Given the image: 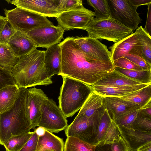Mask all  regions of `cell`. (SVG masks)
I'll return each instance as SVG.
<instances>
[{"label":"cell","instance_id":"obj_1","mask_svg":"<svg viewBox=\"0 0 151 151\" xmlns=\"http://www.w3.org/2000/svg\"><path fill=\"white\" fill-rule=\"evenodd\" d=\"M68 37L59 45L61 49L60 76H66L92 86L112 72V62L100 60L83 51Z\"/></svg>","mask_w":151,"mask_h":151},{"label":"cell","instance_id":"obj_2","mask_svg":"<svg viewBox=\"0 0 151 151\" xmlns=\"http://www.w3.org/2000/svg\"><path fill=\"white\" fill-rule=\"evenodd\" d=\"M45 53V50L36 49L18 59L11 73L19 88L47 86L52 83L44 68Z\"/></svg>","mask_w":151,"mask_h":151},{"label":"cell","instance_id":"obj_3","mask_svg":"<svg viewBox=\"0 0 151 151\" xmlns=\"http://www.w3.org/2000/svg\"><path fill=\"white\" fill-rule=\"evenodd\" d=\"M27 89L19 88L14 103L8 110L0 113V144L3 145L12 136L30 132L26 111Z\"/></svg>","mask_w":151,"mask_h":151},{"label":"cell","instance_id":"obj_4","mask_svg":"<svg viewBox=\"0 0 151 151\" xmlns=\"http://www.w3.org/2000/svg\"><path fill=\"white\" fill-rule=\"evenodd\" d=\"M62 76L59 107L67 118L80 110L93 90L91 86L67 76Z\"/></svg>","mask_w":151,"mask_h":151},{"label":"cell","instance_id":"obj_5","mask_svg":"<svg viewBox=\"0 0 151 151\" xmlns=\"http://www.w3.org/2000/svg\"><path fill=\"white\" fill-rule=\"evenodd\" d=\"M105 109L103 105L89 118L78 114L73 122L65 129L66 136L67 137L76 138L90 144L97 145L98 126Z\"/></svg>","mask_w":151,"mask_h":151},{"label":"cell","instance_id":"obj_6","mask_svg":"<svg viewBox=\"0 0 151 151\" xmlns=\"http://www.w3.org/2000/svg\"><path fill=\"white\" fill-rule=\"evenodd\" d=\"M88 36L99 40H105L116 43L129 36L132 29L111 17L105 19L93 17L84 29Z\"/></svg>","mask_w":151,"mask_h":151},{"label":"cell","instance_id":"obj_7","mask_svg":"<svg viewBox=\"0 0 151 151\" xmlns=\"http://www.w3.org/2000/svg\"><path fill=\"white\" fill-rule=\"evenodd\" d=\"M150 42L151 36L145 31L142 26L138 27L134 32L109 47L112 62L128 53L142 57L143 47Z\"/></svg>","mask_w":151,"mask_h":151},{"label":"cell","instance_id":"obj_8","mask_svg":"<svg viewBox=\"0 0 151 151\" xmlns=\"http://www.w3.org/2000/svg\"><path fill=\"white\" fill-rule=\"evenodd\" d=\"M4 10L7 20L16 31L25 34L38 27L53 25L47 17L19 7Z\"/></svg>","mask_w":151,"mask_h":151},{"label":"cell","instance_id":"obj_9","mask_svg":"<svg viewBox=\"0 0 151 151\" xmlns=\"http://www.w3.org/2000/svg\"><path fill=\"white\" fill-rule=\"evenodd\" d=\"M108 3L111 17L133 32L138 28L142 21L137 11L138 7L133 5L129 0H108Z\"/></svg>","mask_w":151,"mask_h":151},{"label":"cell","instance_id":"obj_10","mask_svg":"<svg viewBox=\"0 0 151 151\" xmlns=\"http://www.w3.org/2000/svg\"><path fill=\"white\" fill-rule=\"evenodd\" d=\"M68 126L67 118L56 103L48 98L44 101L38 126L52 133H58Z\"/></svg>","mask_w":151,"mask_h":151},{"label":"cell","instance_id":"obj_11","mask_svg":"<svg viewBox=\"0 0 151 151\" xmlns=\"http://www.w3.org/2000/svg\"><path fill=\"white\" fill-rule=\"evenodd\" d=\"M94 12L83 5L76 8L63 12L56 18L58 25L65 30L74 29H84L94 17Z\"/></svg>","mask_w":151,"mask_h":151},{"label":"cell","instance_id":"obj_12","mask_svg":"<svg viewBox=\"0 0 151 151\" xmlns=\"http://www.w3.org/2000/svg\"><path fill=\"white\" fill-rule=\"evenodd\" d=\"M8 3L45 17H56L61 11V0H6Z\"/></svg>","mask_w":151,"mask_h":151},{"label":"cell","instance_id":"obj_13","mask_svg":"<svg viewBox=\"0 0 151 151\" xmlns=\"http://www.w3.org/2000/svg\"><path fill=\"white\" fill-rule=\"evenodd\" d=\"M65 30L60 26L47 25L33 29L26 34L37 47L47 48L58 44L63 38Z\"/></svg>","mask_w":151,"mask_h":151},{"label":"cell","instance_id":"obj_14","mask_svg":"<svg viewBox=\"0 0 151 151\" xmlns=\"http://www.w3.org/2000/svg\"><path fill=\"white\" fill-rule=\"evenodd\" d=\"M28 96L25 108L31 129L38 126L44 101L48 98L40 89L35 87L27 89Z\"/></svg>","mask_w":151,"mask_h":151},{"label":"cell","instance_id":"obj_15","mask_svg":"<svg viewBox=\"0 0 151 151\" xmlns=\"http://www.w3.org/2000/svg\"><path fill=\"white\" fill-rule=\"evenodd\" d=\"M74 40L86 53L100 60L112 62L111 52L107 46L97 39L88 36H76Z\"/></svg>","mask_w":151,"mask_h":151},{"label":"cell","instance_id":"obj_16","mask_svg":"<svg viewBox=\"0 0 151 151\" xmlns=\"http://www.w3.org/2000/svg\"><path fill=\"white\" fill-rule=\"evenodd\" d=\"M104 105L112 120L127 113L141 109L130 102L119 97L104 96Z\"/></svg>","mask_w":151,"mask_h":151},{"label":"cell","instance_id":"obj_17","mask_svg":"<svg viewBox=\"0 0 151 151\" xmlns=\"http://www.w3.org/2000/svg\"><path fill=\"white\" fill-rule=\"evenodd\" d=\"M118 127L120 136L125 142L129 150L137 151L140 146L151 141V132L138 131L122 126Z\"/></svg>","mask_w":151,"mask_h":151},{"label":"cell","instance_id":"obj_18","mask_svg":"<svg viewBox=\"0 0 151 151\" xmlns=\"http://www.w3.org/2000/svg\"><path fill=\"white\" fill-rule=\"evenodd\" d=\"M8 44L14 54L19 58L37 47L26 34L17 31L10 38Z\"/></svg>","mask_w":151,"mask_h":151},{"label":"cell","instance_id":"obj_19","mask_svg":"<svg viewBox=\"0 0 151 151\" xmlns=\"http://www.w3.org/2000/svg\"><path fill=\"white\" fill-rule=\"evenodd\" d=\"M149 85L150 84L107 86L94 85L92 86L94 91L103 96L121 97L137 91Z\"/></svg>","mask_w":151,"mask_h":151},{"label":"cell","instance_id":"obj_20","mask_svg":"<svg viewBox=\"0 0 151 151\" xmlns=\"http://www.w3.org/2000/svg\"><path fill=\"white\" fill-rule=\"evenodd\" d=\"M44 66L48 77L60 76L61 69V49L59 44L53 45L45 51Z\"/></svg>","mask_w":151,"mask_h":151},{"label":"cell","instance_id":"obj_21","mask_svg":"<svg viewBox=\"0 0 151 151\" xmlns=\"http://www.w3.org/2000/svg\"><path fill=\"white\" fill-rule=\"evenodd\" d=\"M64 143L62 139L46 130L39 137L36 151H64Z\"/></svg>","mask_w":151,"mask_h":151},{"label":"cell","instance_id":"obj_22","mask_svg":"<svg viewBox=\"0 0 151 151\" xmlns=\"http://www.w3.org/2000/svg\"><path fill=\"white\" fill-rule=\"evenodd\" d=\"M19 91L17 85L8 86L0 90V113L12 106L18 97Z\"/></svg>","mask_w":151,"mask_h":151},{"label":"cell","instance_id":"obj_23","mask_svg":"<svg viewBox=\"0 0 151 151\" xmlns=\"http://www.w3.org/2000/svg\"><path fill=\"white\" fill-rule=\"evenodd\" d=\"M115 70L94 85H133L141 84Z\"/></svg>","mask_w":151,"mask_h":151},{"label":"cell","instance_id":"obj_24","mask_svg":"<svg viewBox=\"0 0 151 151\" xmlns=\"http://www.w3.org/2000/svg\"><path fill=\"white\" fill-rule=\"evenodd\" d=\"M104 105V96L93 91L90 94L78 114L88 118L93 115L96 111Z\"/></svg>","mask_w":151,"mask_h":151},{"label":"cell","instance_id":"obj_25","mask_svg":"<svg viewBox=\"0 0 151 151\" xmlns=\"http://www.w3.org/2000/svg\"><path fill=\"white\" fill-rule=\"evenodd\" d=\"M120 98L143 108L151 102V84Z\"/></svg>","mask_w":151,"mask_h":151},{"label":"cell","instance_id":"obj_26","mask_svg":"<svg viewBox=\"0 0 151 151\" xmlns=\"http://www.w3.org/2000/svg\"><path fill=\"white\" fill-rule=\"evenodd\" d=\"M19 59L8 44H0V67L11 72Z\"/></svg>","mask_w":151,"mask_h":151},{"label":"cell","instance_id":"obj_27","mask_svg":"<svg viewBox=\"0 0 151 151\" xmlns=\"http://www.w3.org/2000/svg\"><path fill=\"white\" fill-rule=\"evenodd\" d=\"M114 70L142 84H151V70H133L115 67Z\"/></svg>","mask_w":151,"mask_h":151},{"label":"cell","instance_id":"obj_28","mask_svg":"<svg viewBox=\"0 0 151 151\" xmlns=\"http://www.w3.org/2000/svg\"><path fill=\"white\" fill-rule=\"evenodd\" d=\"M33 133H28L14 135L10 137L3 145L6 151H19L31 137Z\"/></svg>","mask_w":151,"mask_h":151},{"label":"cell","instance_id":"obj_29","mask_svg":"<svg viewBox=\"0 0 151 151\" xmlns=\"http://www.w3.org/2000/svg\"><path fill=\"white\" fill-rule=\"evenodd\" d=\"M96 146L76 138L67 137L64 143V151H96Z\"/></svg>","mask_w":151,"mask_h":151},{"label":"cell","instance_id":"obj_30","mask_svg":"<svg viewBox=\"0 0 151 151\" xmlns=\"http://www.w3.org/2000/svg\"><path fill=\"white\" fill-rule=\"evenodd\" d=\"M87 1L94 9L96 18L102 19L111 17L108 0H88Z\"/></svg>","mask_w":151,"mask_h":151},{"label":"cell","instance_id":"obj_31","mask_svg":"<svg viewBox=\"0 0 151 151\" xmlns=\"http://www.w3.org/2000/svg\"><path fill=\"white\" fill-rule=\"evenodd\" d=\"M139 110L136 118L132 124L131 128L138 131L151 132V116L143 114Z\"/></svg>","mask_w":151,"mask_h":151},{"label":"cell","instance_id":"obj_32","mask_svg":"<svg viewBox=\"0 0 151 151\" xmlns=\"http://www.w3.org/2000/svg\"><path fill=\"white\" fill-rule=\"evenodd\" d=\"M112 120L106 109L101 118L98 126L97 137V141L98 143L102 141L106 132Z\"/></svg>","mask_w":151,"mask_h":151},{"label":"cell","instance_id":"obj_33","mask_svg":"<svg viewBox=\"0 0 151 151\" xmlns=\"http://www.w3.org/2000/svg\"><path fill=\"white\" fill-rule=\"evenodd\" d=\"M120 136V133L119 128L114 122L112 120L109 125L102 141L101 142L111 144L114 140Z\"/></svg>","mask_w":151,"mask_h":151},{"label":"cell","instance_id":"obj_34","mask_svg":"<svg viewBox=\"0 0 151 151\" xmlns=\"http://www.w3.org/2000/svg\"><path fill=\"white\" fill-rule=\"evenodd\" d=\"M138 110L124 114L113 121L118 126L131 128L132 124L137 116Z\"/></svg>","mask_w":151,"mask_h":151},{"label":"cell","instance_id":"obj_35","mask_svg":"<svg viewBox=\"0 0 151 151\" xmlns=\"http://www.w3.org/2000/svg\"><path fill=\"white\" fill-rule=\"evenodd\" d=\"M16 85L11 72L0 67V90L8 86Z\"/></svg>","mask_w":151,"mask_h":151},{"label":"cell","instance_id":"obj_36","mask_svg":"<svg viewBox=\"0 0 151 151\" xmlns=\"http://www.w3.org/2000/svg\"><path fill=\"white\" fill-rule=\"evenodd\" d=\"M16 31L7 21L0 34V44H8L10 39Z\"/></svg>","mask_w":151,"mask_h":151},{"label":"cell","instance_id":"obj_37","mask_svg":"<svg viewBox=\"0 0 151 151\" xmlns=\"http://www.w3.org/2000/svg\"><path fill=\"white\" fill-rule=\"evenodd\" d=\"M115 67L133 70H143L142 69L124 57L120 58L113 62Z\"/></svg>","mask_w":151,"mask_h":151},{"label":"cell","instance_id":"obj_38","mask_svg":"<svg viewBox=\"0 0 151 151\" xmlns=\"http://www.w3.org/2000/svg\"><path fill=\"white\" fill-rule=\"evenodd\" d=\"M124 57L142 68L143 70H151V66L147 64L142 57L137 55L128 53Z\"/></svg>","mask_w":151,"mask_h":151},{"label":"cell","instance_id":"obj_39","mask_svg":"<svg viewBox=\"0 0 151 151\" xmlns=\"http://www.w3.org/2000/svg\"><path fill=\"white\" fill-rule=\"evenodd\" d=\"M82 5V1L81 0H61V11L62 12Z\"/></svg>","mask_w":151,"mask_h":151},{"label":"cell","instance_id":"obj_40","mask_svg":"<svg viewBox=\"0 0 151 151\" xmlns=\"http://www.w3.org/2000/svg\"><path fill=\"white\" fill-rule=\"evenodd\" d=\"M39 137L35 131L23 147L19 151H36Z\"/></svg>","mask_w":151,"mask_h":151},{"label":"cell","instance_id":"obj_41","mask_svg":"<svg viewBox=\"0 0 151 151\" xmlns=\"http://www.w3.org/2000/svg\"><path fill=\"white\" fill-rule=\"evenodd\" d=\"M111 151H128L129 149L121 136L115 139L111 144Z\"/></svg>","mask_w":151,"mask_h":151},{"label":"cell","instance_id":"obj_42","mask_svg":"<svg viewBox=\"0 0 151 151\" xmlns=\"http://www.w3.org/2000/svg\"><path fill=\"white\" fill-rule=\"evenodd\" d=\"M141 56L145 62L151 66V42L144 46Z\"/></svg>","mask_w":151,"mask_h":151},{"label":"cell","instance_id":"obj_43","mask_svg":"<svg viewBox=\"0 0 151 151\" xmlns=\"http://www.w3.org/2000/svg\"><path fill=\"white\" fill-rule=\"evenodd\" d=\"M147 13L145 31L151 36V3L147 5Z\"/></svg>","mask_w":151,"mask_h":151},{"label":"cell","instance_id":"obj_44","mask_svg":"<svg viewBox=\"0 0 151 151\" xmlns=\"http://www.w3.org/2000/svg\"><path fill=\"white\" fill-rule=\"evenodd\" d=\"M111 144L99 143L96 145V151H111Z\"/></svg>","mask_w":151,"mask_h":151},{"label":"cell","instance_id":"obj_45","mask_svg":"<svg viewBox=\"0 0 151 151\" xmlns=\"http://www.w3.org/2000/svg\"><path fill=\"white\" fill-rule=\"evenodd\" d=\"M134 6L139 7L141 5H148L151 3V0H129Z\"/></svg>","mask_w":151,"mask_h":151},{"label":"cell","instance_id":"obj_46","mask_svg":"<svg viewBox=\"0 0 151 151\" xmlns=\"http://www.w3.org/2000/svg\"><path fill=\"white\" fill-rule=\"evenodd\" d=\"M137 151H151V141L148 142L140 146Z\"/></svg>","mask_w":151,"mask_h":151},{"label":"cell","instance_id":"obj_47","mask_svg":"<svg viewBox=\"0 0 151 151\" xmlns=\"http://www.w3.org/2000/svg\"><path fill=\"white\" fill-rule=\"evenodd\" d=\"M46 130L43 127H38L34 131L37 135L39 137L42 136L44 135Z\"/></svg>","mask_w":151,"mask_h":151},{"label":"cell","instance_id":"obj_48","mask_svg":"<svg viewBox=\"0 0 151 151\" xmlns=\"http://www.w3.org/2000/svg\"><path fill=\"white\" fill-rule=\"evenodd\" d=\"M7 21L6 17L0 15V34L3 29Z\"/></svg>","mask_w":151,"mask_h":151},{"label":"cell","instance_id":"obj_49","mask_svg":"<svg viewBox=\"0 0 151 151\" xmlns=\"http://www.w3.org/2000/svg\"><path fill=\"white\" fill-rule=\"evenodd\" d=\"M128 151H134V150H129Z\"/></svg>","mask_w":151,"mask_h":151}]
</instances>
